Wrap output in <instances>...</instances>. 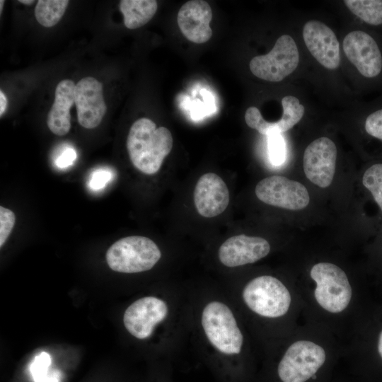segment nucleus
<instances>
[{"label": "nucleus", "instance_id": "nucleus-27", "mask_svg": "<svg viewBox=\"0 0 382 382\" xmlns=\"http://www.w3.org/2000/svg\"><path fill=\"white\" fill-rule=\"evenodd\" d=\"M112 177V173L104 168L93 172L90 178L88 185L92 190H98L103 188Z\"/></svg>", "mask_w": 382, "mask_h": 382}, {"label": "nucleus", "instance_id": "nucleus-10", "mask_svg": "<svg viewBox=\"0 0 382 382\" xmlns=\"http://www.w3.org/2000/svg\"><path fill=\"white\" fill-rule=\"evenodd\" d=\"M166 303L155 296H145L132 303L125 311L123 323L127 330L137 339L149 337L157 324L167 316Z\"/></svg>", "mask_w": 382, "mask_h": 382}, {"label": "nucleus", "instance_id": "nucleus-11", "mask_svg": "<svg viewBox=\"0 0 382 382\" xmlns=\"http://www.w3.org/2000/svg\"><path fill=\"white\" fill-rule=\"evenodd\" d=\"M343 50L348 59L365 77L378 76L382 69V55L374 38L361 30L349 33L343 40Z\"/></svg>", "mask_w": 382, "mask_h": 382}, {"label": "nucleus", "instance_id": "nucleus-30", "mask_svg": "<svg viewBox=\"0 0 382 382\" xmlns=\"http://www.w3.org/2000/svg\"><path fill=\"white\" fill-rule=\"evenodd\" d=\"M378 352L382 358V330L379 335L378 342Z\"/></svg>", "mask_w": 382, "mask_h": 382}, {"label": "nucleus", "instance_id": "nucleus-13", "mask_svg": "<svg viewBox=\"0 0 382 382\" xmlns=\"http://www.w3.org/2000/svg\"><path fill=\"white\" fill-rule=\"evenodd\" d=\"M303 37L310 53L322 66L329 69L339 66V42L328 25L316 20L308 21L303 28Z\"/></svg>", "mask_w": 382, "mask_h": 382}, {"label": "nucleus", "instance_id": "nucleus-21", "mask_svg": "<svg viewBox=\"0 0 382 382\" xmlns=\"http://www.w3.org/2000/svg\"><path fill=\"white\" fill-rule=\"evenodd\" d=\"M345 6L364 22L382 24V0H345Z\"/></svg>", "mask_w": 382, "mask_h": 382}, {"label": "nucleus", "instance_id": "nucleus-14", "mask_svg": "<svg viewBox=\"0 0 382 382\" xmlns=\"http://www.w3.org/2000/svg\"><path fill=\"white\" fill-rule=\"evenodd\" d=\"M270 251L268 241L261 237L244 234L226 240L218 252L220 262L228 267L254 263L265 257Z\"/></svg>", "mask_w": 382, "mask_h": 382}, {"label": "nucleus", "instance_id": "nucleus-1", "mask_svg": "<svg viewBox=\"0 0 382 382\" xmlns=\"http://www.w3.org/2000/svg\"><path fill=\"white\" fill-rule=\"evenodd\" d=\"M173 144L169 129L164 127H156L152 120L146 117L132 124L127 139V149L132 163L146 175H154L160 170Z\"/></svg>", "mask_w": 382, "mask_h": 382}, {"label": "nucleus", "instance_id": "nucleus-6", "mask_svg": "<svg viewBox=\"0 0 382 382\" xmlns=\"http://www.w3.org/2000/svg\"><path fill=\"white\" fill-rule=\"evenodd\" d=\"M299 62V53L296 42L290 35H283L277 39L269 53L253 57L249 66L257 78L279 82L297 68Z\"/></svg>", "mask_w": 382, "mask_h": 382}, {"label": "nucleus", "instance_id": "nucleus-25", "mask_svg": "<svg viewBox=\"0 0 382 382\" xmlns=\"http://www.w3.org/2000/svg\"><path fill=\"white\" fill-rule=\"evenodd\" d=\"M16 216L9 209L0 207V246L6 241L15 225Z\"/></svg>", "mask_w": 382, "mask_h": 382}, {"label": "nucleus", "instance_id": "nucleus-32", "mask_svg": "<svg viewBox=\"0 0 382 382\" xmlns=\"http://www.w3.org/2000/svg\"><path fill=\"white\" fill-rule=\"evenodd\" d=\"M4 2H5V1H4V0H1V1H0V5H1V6H0V12H1H1H2L3 6H4Z\"/></svg>", "mask_w": 382, "mask_h": 382}, {"label": "nucleus", "instance_id": "nucleus-3", "mask_svg": "<svg viewBox=\"0 0 382 382\" xmlns=\"http://www.w3.org/2000/svg\"><path fill=\"white\" fill-rule=\"evenodd\" d=\"M201 321L208 340L218 351L228 355L241 352L243 337L231 310L225 303L217 301L207 303Z\"/></svg>", "mask_w": 382, "mask_h": 382}, {"label": "nucleus", "instance_id": "nucleus-2", "mask_svg": "<svg viewBox=\"0 0 382 382\" xmlns=\"http://www.w3.org/2000/svg\"><path fill=\"white\" fill-rule=\"evenodd\" d=\"M161 253L150 238L131 236L115 242L107 250L106 262L111 270L122 273H137L151 270Z\"/></svg>", "mask_w": 382, "mask_h": 382}, {"label": "nucleus", "instance_id": "nucleus-31", "mask_svg": "<svg viewBox=\"0 0 382 382\" xmlns=\"http://www.w3.org/2000/svg\"><path fill=\"white\" fill-rule=\"evenodd\" d=\"M18 1L25 5H31L35 2L34 0H19Z\"/></svg>", "mask_w": 382, "mask_h": 382}, {"label": "nucleus", "instance_id": "nucleus-22", "mask_svg": "<svg viewBox=\"0 0 382 382\" xmlns=\"http://www.w3.org/2000/svg\"><path fill=\"white\" fill-rule=\"evenodd\" d=\"M362 183L382 211V163L369 167L363 175Z\"/></svg>", "mask_w": 382, "mask_h": 382}, {"label": "nucleus", "instance_id": "nucleus-9", "mask_svg": "<svg viewBox=\"0 0 382 382\" xmlns=\"http://www.w3.org/2000/svg\"><path fill=\"white\" fill-rule=\"evenodd\" d=\"M337 147L328 137L313 141L305 149L303 158L306 178L320 187L332 183L336 166Z\"/></svg>", "mask_w": 382, "mask_h": 382}, {"label": "nucleus", "instance_id": "nucleus-12", "mask_svg": "<svg viewBox=\"0 0 382 382\" xmlns=\"http://www.w3.org/2000/svg\"><path fill=\"white\" fill-rule=\"evenodd\" d=\"M74 103L79 123L83 127L93 129L100 125L107 107L99 81L91 76L81 79L76 85Z\"/></svg>", "mask_w": 382, "mask_h": 382}, {"label": "nucleus", "instance_id": "nucleus-28", "mask_svg": "<svg viewBox=\"0 0 382 382\" xmlns=\"http://www.w3.org/2000/svg\"><path fill=\"white\" fill-rule=\"evenodd\" d=\"M76 158V151L71 148H66L56 160V165L60 168L70 166Z\"/></svg>", "mask_w": 382, "mask_h": 382}, {"label": "nucleus", "instance_id": "nucleus-4", "mask_svg": "<svg viewBox=\"0 0 382 382\" xmlns=\"http://www.w3.org/2000/svg\"><path fill=\"white\" fill-rule=\"evenodd\" d=\"M243 299L255 313L267 318H278L288 311L291 295L278 279L263 275L250 281L243 290Z\"/></svg>", "mask_w": 382, "mask_h": 382}, {"label": "nucleus", "instance_id": "nucleus-19", "mask_svg": "<svg viewBox=\"0 0 382 382\" xmlns=\"http://www.w3.org/2000/svg\"><path fill=\"white\" fill-rule=\"evenodd\" d=\"M157 7V1L154 0H122L120 2L125 25L129 29L146 24L155 15Z\"/></svg>", "mask_w": 382, "mask_h": 382}, {"label": "nucleus", "instance_id": "nucleus-24", "mask_svg": "<svg viewBox=\"0 0 382 382\" xmlns=\"http://www.w3.org/2000/svg\"><path fill=\"white\" fill-rule=\"evenodd\" d=\"M268 154L271 163L281 166L286 159V144L281 134L274 133L268 135Z\"/></svg>", "mask_w": 382, "mask_h": 382}, {"label": "nucleus", "instance_id": "nucleus-17", "mask_svg": "<svg viewBox=\"0 0 382 382\" xmlns=\"http://www.w3.org/2000/svg\"><path fill=\"white\" fill-rule=\"evenodd\" d=\"M283 115L274 122L264 120L260 110L254 106L248 108L245 113V120L248 126L256 129L260 134L270 135L281 134L291 129L303 116L305 108L299 100L292 96H284L282 99Z\"/></svg>", "mask_w": 382, "mask_h": 382}, {"label": "nucleus", "instance_id": "nucleus-29", "mask_svg": "<svg viewBox=\"0 0 382 382\" xmlns=\"http://www.w3.org/2000/svg\"><path fill=\"white\" fill-rule=\"evenodd\" d=\"M7 107V99L4 93L0 91V116L3 115Z\"/></svg>", "mask_w": 382, "mask_h": 382}, {"label": "nucleus", "instance_id": "nucleus-7", "mask_svg": "<svg viewBox=\"0 0 382 382\" xmlns=\"http://www.w3.org/2000/svg\"><path fill=\"white\" fill-rule=\"evenodd\" d=\"M325 352L308 340L295 342L287 349L278 365V375L283 382H305L325 361Z\"/></svg>", "mask_w": 382, "mask_h": 382}, {"label": "nucleus", "instance_id": "nucleus-18", "mask_svg": "<svg viewBox=\"0 0 382 382\" xmlns=\"http://www.w3.org/2000/svg\"><path fill=\"white\" fill-rule=\"evenodd\" d=\"M75 83L69 79L61 81L56 87L54 101L47 115V125L57 136H64L70 130V108L75 103Z\"/></svg>", "mask_w": 382, "mask_h": 382}, {"label": "nucleus", "instance_id": "nucleus-8", "mask_svg": "<svg viewBox=\"0 0 382 382\" xmlns=\"http://www.w3.org/2000/svg\"><path fill=\"white\" fill-rule=\"evenodd\" d=\"M255 192L264 203L289 210L304 209L310 202L308 192L303 184L280 175L261 180Z\"/></svg>", "mask_w": 382, "mask_h": 382}, {"label": "nucleus", "instance_id": "nucleus-15", "mask_svg": "<svg viewBox=\"0 0 382 382\" xmlns=\"http://www.w3.org/2000/svg\"><path fill=\"white\" fill-rule=\"evenodd\" d=\"M229 200L228 189L221 177L207 173L199 178L194 190V203L201 216L211 218L221 214Z\"/></svg>", "mask_w": 382, "mask_h": 382}, {"label": "nucleus", "instance_id": "nucleus-16", "mask_svg": "<svg viewBox=\"0 0 382 382\" xmlns=\"http://www.w3.org/2000/svg\"><path fill=\"white\" fill-rule=\"evenodd\" d=\"M212 11L209 4L202 0L185 3L178 13V24L183 35L195 43H204L212 35L209 26Z\"/></svg>", "mask_w": 382, "mask_h": 382}, {"label": "nucleus", "instance_id": "nucleus-5", "mask_svg": "<svg viewBox=\"0 0 382 382\" xmlns=\"http://www.w3.org/2000/svg\"><path fill=\"white\" fill-rule=\"evenodd\" d=\"M310 275L316 284L315 298L322 308L337 313L347 307L352 298V288L340 267L330 262H320L313 266Z\"/></svg>", "mask_w": 382, "mask_h": 382}, {"label": "nucleus", "instance_id": "nucleus-26", "mask_svg": "<svg viewBox=\"0 0 382 382\" xmlns=\"http://www.w3.org/2000/svg\"><path fill=\"white\" fill-rule=\"evenodd\" d=\"M365 130L369 135L382 141V109L374 112L367 117Z\"/></svg>", "mask_w": 382, "mask_h": 382}, {"label": "nucleus", "instance_id": "nucleus-23", "mask_svg": "<svg viewBox=\"0 0 382 382\" xmlns=\"http://www.w3.org/2000/svg\"><path fill=\"white\" fill-rule=\"evenodd\" d=\"M50 364V356L45 352L35 357L30 366V371L35 382H59L57 373L49 372Z\"/></svg>", "mask_w": 382, "mask_h": 382}, {"label": "nucleus", "instance_id": "nucleus-20", "mask_svg": "<svg viewBox=\"0 0 382 382\" xmlns=\"http://www.w3.org/2000/svg\"><path fill=\"white\" fill-rule=\"evenodd\" d=\"M67 0H39L35 8L37 21L44 27L55 25L64 14L69 4Z\"/></svg>", "mask_w": 382, "mask_h": 382}]
</instances>
